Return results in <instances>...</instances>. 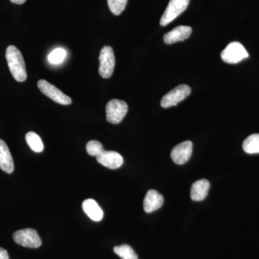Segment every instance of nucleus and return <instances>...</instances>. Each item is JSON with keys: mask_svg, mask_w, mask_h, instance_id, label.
<instances>
[{"mask_svg": "<svg viewBox=\"0 0 259 259\" xmlns=\"http://www.w3.org/2000/svg\"><path fill=\"white\" fill-rule=\"evenodd\" d=\"M8 67L14 79L23 82L27 79L26 66L21 52L14 46H9L6 50Z\"/></svg>", "mask_w": 259, "mask_h": 259, "instance_id": "f257e3e1", "label": "nucleus"}, {"mask_svg": "<svg viewBox=\"0 0 259 259\" xmlns=\"http://www.w3.org/2000/svg\"><path fill=\"white\" fill-rule=\"evenodd\" d=\"M99 60V74L104 79H108L113 74L115 66V54L112 48L108 46L102 48Z\"/></svg>", "mask_w": 259, "mask_h": 259, "instance_id": "f03ea898", "label": "nucleus"}, {"mask_svg": "<svg viewBox=\"0 0 259 259\" xmlns=\"http://www.w3.org/2000/svg\"><path fill=\"white\" fill-rule=\"evenodd\" d=\"M221 59L227 64H238L248 57L244 47L239 42H232L221 54Z\"/></svg>", "mask_w": 259, "mask_h": 259, "instance_id": "7ed1b4c3", "label": "nucleus"}, {"mask_svg": "<svg viewBox=\"0 0 259 259\" xmlns=\"http://www.w3.org/2000/svg\"><path fill=\"white\" fill-rule=\"evenodd\" d=\"M127 110L128 106L123 100L117 99L110 100L106 105L107 121L112 124L120 123L125 117Z\"/></svg>", "mask_w": 259, "mask_h": 259, "instance_id": "20e7f679", "label": "nucleus"}, {"mask_svg": "<svg viewBox=\"0 0 259 259\" xmlns=\"http://www.w3.org/2000/svg\"><path fill=\"white\" fill-rule=\"evenodd\" d=\"M13 239L17 244L30 248H37L41 245V240L37 231L32 228H25L15 232Z\"/></svg>", "mask_w": 259, "mask_h": 259, "instance_id": "39448f33", "label": "nucleus"}, {"mask_svg": "<svg viewBox=\"0 0 259 259\" xmlns=\"http://www.w3.org/2000/svg\"><path fill=\"white\" fill-rule=\"evenodd\" d=\"M190 0H170L160 20L161 26H166L185 11Z\"/></svg>", "mask_w": 259, "mask_h": 259, "instance_id": "423d86ee", "label": "nucleus"}, {"mask_svg": "<svg viewBox=\"0 0 259 259\" xmlns=\"http://www.w3.org/2000/svg\"><path fill=\"white\" fill-rule=\"evenodd\" d=\"M190 94L191 88L188 85H179L163 97L161 101V106L163 108L176 106L177 104L187 98Z\"/></svg>", "mask_w": 259, "mask_h": 259, "instance_id": "0eeeda50", "label": "nucleus"}, {"mask_svg": "<svg viewBox=\"0 0 259 259\" xmlns=\"http://www.w3.org/2000/svg\"><path fill=\"white\" fill-rule=\"evenodd\" d=\"M37 87L44 95L54 100L56 103L63 105H70L72 102L69 96L65 95L64 93H63V92L56 88L54 85L51 84L47 80H39L38 82H37Z\"/></svg>", "mask_w": 259, "mask_h": 259, "instance_id": "6e6552de", "label": "nucleus"}, {"mask_svg": "<svg viewBox=\"0 0 259 259\" xmlns=\"http://www.w3.org/2000/svg\"><path fill=\"white\" fill-rule=\"evenodd\" d=\"M192 150H193V144L191 141H187L181 143L172 149L171 159L177 164H185L190 160L192 154Z\"/></svg>", "mask_w": 259, "mask_h": 259, "instance_id": "1a4fd4ad", "label": "nucleus"}, {"mask_svg": "<svg viewBox=\"0 0 259 259\" xmlns=\"http://www.w3.org/2000/svg\"><path fill=\"white\" fill-rule=\"evenodd\" d=\"M97 161L102 166L110 169H116L122 166L123 158L116 151H104L100 156H97Z\"/></svg>", "mask_w": 259, "mask_h": 259, "instance_id": "9d476101", "label": "nucleus"}, {"mask_svg": "<svg viewBox=\"0 0 259 259\" xmlns=\"http://www.w3.org/2000/svg\"><path fill=\"white\" fill-rule=\"evenodd\" d=\"M192 32V29L191 27L180 25L165 34L163 40L165 44L168 45H171L177 42L184 41L190 36Z\"/></svg>", "mask_w": 259, "mask_h": 259, "instance_id": "9b49d317", "label": "nucleus"}, {"mask_svg": "<svg viewBox=\"0 0 259 259\" xmlns=\"http://www.w3.org/2000/svg\"><path fill=\"white\" fill-rule=\"evenodd\" d=\"M163 204V197L158 193L157 191L150 190L148 191L144 200L145 212L151 213L161 208Z\"/></svg>", "mask_w": 259, "mask_h": 259, "instance_id": "f8f14e48", "label": "nucleus"}, {"mask_svg": "<svg viewBox=\"0 0 259 259\" xmlns=\"http://www.w3.org/2000/svg\"><path fill=\"white\" fill-rule=\"evenodd\" d=\"M0 168L8 174L14 171V162L8 145L0 139Z\"/></svg>", "mask_w": 259, "mask_h": 259, "instance_id": "ddd939ff", "label": "nucleus"}, {"mask_svg": "<svg viewBox=\"0 0 259 259\" xmlns=\"http://www.w3.org/2000/svg\"><path fill=\"white\" fill-rule=\"evenodd\" d=\"M210 187V184L207 180H200L194 182L191 188V198L192 200L199 202L207 197Z\"/></svg>", "mask_w": 259, "mask_h": 259, "instance_id": "4468645a", "label": "nucleus"}, {"mask_svg": "<svg viewBox=\"0 0 259 259\" xmlns=\"http://www.w3.org/2000/svg\"><path fill=\"white\" fill-rule=\"evenodd\" d=\"M82 209L90 219L96 222L102 221L104 215L103 211L96 201L93 199H86L83 202Z\"/></svg>", "mask_w": 259, "mask_h": 259, "instance_id": "2eb2a0df", "label": "nucleus"}, {"mask_svg": "<svg viewBox=\"0 0 259 259\" xmlns=\"http://www.w3.org/2000/svg\"><path fill=\"white\" fill-rule=\"evenodd\" d=\"M243 148L245 153L254 154L259 153V134L250 135L243 141Z\"/></svg>", "mask_w": 259, "mask_h": 259, "instance_id": "dca6fc26", "label": "nucleus"}, {"mask_svg": "<svg viewBox=\"0 0 259 259\" xmlns=\"http://www.w3.org/2000/svg\"><path fill=\"white\" fill-rule=\"evenodd\" d=\"M27 144L34 152L40 153L44 151V146L40 136L34 132H28L25 136Z\"/></svg>", "mask_w": 259, "mask_h": 259, "instance_id": "f3484780", "label": "nucleus"}, {"mask_svg": "<svg viewBox=\"0 0 259 259\" xmlns=\"http://www.w3.org/2000/svg\"><path fill=\"white\" fill-rule=\"evenodd\" d=\"M114 252L122 259H139L134 250L128 245H121L114 248Z\"/></svg>", "mask_w": 259, "mask_h": 259, "instance_id": "a211bd4d", "label": "nucleus"}, {"mask_svg": "<svg viewBox=\"0 0 259 259\" xmlns=\"http://www.w3.org/2000/svg\"><path fill=\"white\" fill-rule=\"evenodd\" d=\"M127 0H107L109 8L112 14L120 15L125 10Z\"/></svg>", "mask_w": 259, "mask_h": 259, "instance_id": "6ab92c4d", "label": "nucleus"}, {"mask_svg": "<svg viewBox=\"0 0 259 259\" xmlns=\"http://www.w3.org/2000/svg\"><path fill=\"white\" fill-rule=\"evenodd\" d=\"M66 56V51L64 49L59 48V49H56L55 50L53 51L49 54V56H48V59H49V62L51 64H59L64 61Z\"/></svg>", "mask_w": 259, "mask_h": 259, "instance_id": "aec40b11", "label": "nucleus"}, {"mask_svg": "<svg viewBox=\"0 0 259 259\" xmlns=\"http://www.w3.org/2000/svg\"><path fill=\"white\" fill-rule=\"evenodd\" d=\"M86 149L89 155L95 156L96 158L105 151L101 143L97 141H89L88 144H87Z\"/></svg>", "mask_w": 259, "mask_h": 259, "instance_id": "412c9836", "label": "nucleus"}, {"mask_svg": "<svg viewBox=\"0 0 259 259\" xmlns=\"http://www.w3.org/2000/svg\"><path fill=\"white\" fill-rule=\"evenodd\" d=\"M0 259H9L8 251L0 247Z\"/></svg>", "mask_w": 259, "mask_h": 259, "instance_id": "4be33fe9", "label": "nucleus"}, {"mask_svg": "<svg viewBox=\"0 0 259 259\" xmlns=\"http://www.w3.org/2000/svg\"><path fill=\"white\" fill-rule=\"evenodd\" d=\"M11 3H14L17 5H22L25 3L26 0H10Z\"/></svg>", "mask_w": 259, "mask_h": 259, "instance_id": "5701e85b", "label": "nucleus"}]
</instances>
